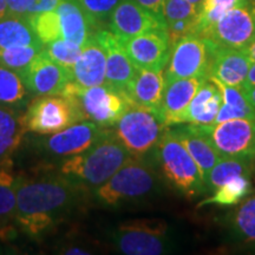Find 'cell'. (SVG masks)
<instances>
[{
    "label": "cell",
    "mask_w": 255,
    "mask_h": 255,
    "mask_svg": "<svg viewBox=\"0 0 255 255\" xmlns=\"http://www.w3.org/2000/svg\"><path fill=\"white\" fill-rule=\"evenodd\" d=\"M84 188L66 177L17 178L18 225L27 234L38 237L56 221V216L75 208Z\"/></svg>",
    "instance_id": "cell-1"
},
{
    "label": "cell",
    "mask_w": 255,
    "mask_h": 255,
    "mask_svg": "<svg viewBox=\"0 0 255 255\" xmlns=\"http://www.w3.org/2000/svg\"><path fill=\"white\" fill-rule=\"evenodd\" d=\"M130 156L110 130L88 150L64 159L59 174L84 189H96L107 182Z\"/></svg>",
    "instance_id": "cell-2"
},
{
    "label": "cell",
    "mask_w": 255,
    "mask_h": 255,
    "mask_svg": "<svg viewBox=\"0 0 255 255\" xmlns=\"http://www.w3.org/2000/svg\"><path fill=\"white\" fill-rule=\"evenodd\" d=\"M154 155L165 180L183 196L193 199L208 191L195 161L173 130H165Z\"/></svg>",
    "instance_id": "cell-3"
},
{
    "label": "cell",
    "mask_w": 255,
    "mask_h": 255,
    "mask_svg": "<svg viewBox=\"0 0 255 255\" xmlns=\"http://www.w3.org/2000/svg\"><path fill=\"white\" fill-rule=\"evenodd\" d=\"M62 95L71 102L81 121H91L103 128H113L132 103L123 91L107 83L84 88L71 82Z\"/></svg>",
    "instance_id": "cell-4"
},
{
    "label": "cell",
    "mask_w": 255,
    "mask_h": 255,
    "mask_svg": "<svg viewBox=\"0 0 255 255\" xmlns=\"http://www.w3.org/2000/svg\"><path fill=\"white\" fill-rule=\"evenodd\" d=\"M155 169L144 156H130L107 182L95 189V197L104 206L116 207L141 199L155 189Z\"/></svg>",
    "instance_id": "cell-5"
},
{
    "label": "cell",
    "mask_w": 255,
    "mask_h": 255,
    "mask_svg": "<svg viewBox=\"0 0 255 255\" xmlns=\"http://www.w3.org/2000/svg\"><path fill=\"white\" fill-rule=\"evenodd\" d=\"M114 135L131 156H145L154 151L168 129L161 111L131 103L113 127Z\"/></svg>",
    "instance_id": "cell-6"
},
{
    "label": "cell",
    "mask_w": 255,
    "mask_h": 255,
    "mask_svg": "<svg viewBox=\"0 0 255 255\" xmlns=\"http://www.w3.org/2000/svg\"><path fill=\"white\" fill-rule=\"evenodd\" d=\"M111 240L127 255H159L171 250L169 225L162 219H136L120 223Z\"/></svg>",
    "instance_id": "cell-7"
},
{
    "label": "cell",
    "mask_w": 255,
    "mask_h": 255,
    "mask_svg": "<svg viewBox=\"0 0 255 255\" xmlns=\"http://www.w3.org/2000/svg\"><path fill=\"white\" fill-rule=\"evenodd\" d=\"M215 43L202 34L191 33L171 45L167 63L165 82L178 78L209 77Z\"/></svg>",
    "instance_id": "cell-8"
},
{
    "label": "cell",
    "mask_w": 255,
    "mask_h": 255,
    "mask_svg": "<svg viewBox=\"0 0 255 255\" xmlns=\"http://www.w3.org/2000/svg\"><path fill=\"white\" fill-rule=\"evenodd\" d=\"M23 121L26 131L50 135L81 122V119L65 96L43 95L30 102Z\"/></svg>",
    "instance_id": "cell-9"
},
{
    "label": "cell",
    "mask_w": 255,
    "mask_h": 255,
    "mask_svg": "<svg viewBox=\"0 0 255 255\" xmlns=\"http://www.w3.org/2000/svg\"><path fill=\"white\" fill-rule=\"evenodd\" d=\"M199 127L222 157L255 158V117Z\"/></svg>",
    "instance_id": "cell-10"
},
{
    "label": "cell",
    "mask_w": 255,
    "mask_h": 255,
    "mask_svg": "<svg viewBox=\"0 0 255 255\" xmlns=\"http://www.w3.org/2000/svg\"><path fill=\"white\" fill-rule=\"evenodd\" d=\"M109 131V128H103L91 121H81L58 132L40 135L37 146L51 156L68 158L88 150Z\"/></svg>",
    "instance_id": "cell-11"
},
{
    "label": "cell",
    "mask_w": 255,
    "mask_h": 255,
    "mask_svg": "<svg viewBox=\"0 0 255 255\" xmlns=\"http://www.w3.org/2000/svg\"><path fill=\"white\" fill-rule=\"evenodd\" d=\"M220 46L242 50L255 40V2L226 12L202 34Z\"/></svg>",
    "instance_id": "cell-12"
},
{
    "label": "cell",
    "mask_w": 255,
    "mask_h": 255,
    "mask_svg": "<svg viewBox=\"0 0 255 255\" xmlns=\"http://www.w3.org/2000/svg\"><path fill=\"white\" fill-rule=\"evenodd\" d=\"M18 73L27 90L36 96L62 95L69 83L73 82L72 70L53 62L44 49Z\"/></svg>",
    "instance_id": "cell-13"
},
{
    "label": "cell",
    "mask_w": 255,
    "mask_h": 255,
    "mask_svg": "<svg viewBox=\"0 0 255 255\" xmlns=\"http://www.w3.org/2000/svg\"><path fill=\"white\" fill-rule=\"evenodd\" d=\"M122 44L136 68L164 70L167 66L171 49L167 30L158 28L144 32L123 39Z\"/></svg>",
    "instance_id": "cell-14"
},
{
    "label": "cell",
    "mask_w": 255,
    "mask_h": 255,
    "mask_svg": "<svg viewBox=\"0 0 255 255\" xmlns=\"http://www.w3.org/2000/svg\"><path fill=\"white\" fill-rule=\"evenodd\" d=\"M108 24L109 30L122 40L151 30H167L161 19L139 5L136 0H120L110 13Z\"/></svg>",
    "instance_id": "cell-15"
},
{
    "label": "cell",
    "mask_w": 255,
    "mask_h": 255,
    "mask_svg": "<svg viewBox=\"0 0 255 255\" xmlns=\"http://www.w3.org/2000/svg\"><path fill=\"white\" fill-rule=\"evenodd\" d=\"M95 34L103 45L107 55L105 83L124 92L135 75L136 66L128 57L122 40L110 30H98Z\"/></svg>",
    "instance_id": "cell-16"
},
{
    "label": "cell",
    "mask_w": 255,
    "mask_h": 255,
    "mask_svg": "<svg viewBox=\"0 0 255 255\" xmlns=\"http://www.w3.org/2000/svg\"><path fill=\"white\" fill-rule=\"evenodd\" d=\"M107 55L96 34H91L82 46L81 55L72 68L73 82L84 88L96 87L105 83Z\"/></svg>",
    "instance_id": "cell-17"
},
{
    "label": "cell",
    "mask_w": 255,
    "mask_h": 255,
    "mask_svg": "<svg viewBox=\"0 0 255 255\" xmlns=\"http://www.w3.org/2000/svg\"><path fill=\"white\" fill-rule=\"evenodd\" d=\"M252 60L242 50L215 44L209 77L229 87H242L246 82Z\"/></svg>",
    "instance_id": "cell-18"
},
{
    "label": "cell",
    "mask_w": 255,
    "mask_h": 255,
    "mask_svg": "<svg viewBox=\"0 0 255 255\" xmlns=\"http://www.w3.org/2000/svg\"><path fill=\"white\" fill-rule=\"evenodd\" d=\"M174 127L176 128H173L171 130L195 161L201 176H202L206 183L210 170L222 156L219 154L215 146L210 142L208 136L202 131V129L199 126H195V124H178V126Z\"/></svg>",
    "instance_id": "cell-19"
},
{
    "label": "cell",
    "mask_w": 255,
    "mask_h": 255,
    "mask_svg": "<svg viewBox=\"0 0 255 255\" xmlns=\"http://www.w3.org/2000/svg\"><path fill=\"white\" fill-rule=\"evenodd\" d=\"M221 104L222 94L220 88L210 78L206 79L187 109L175 121L174 126H178V124L208 126V124H213Z\"/></svg>",
    "instance_id": "cell-20"
},
{
    "label": "cell",
    "mask_w": 255,
    "mask_h": 255,
    "mask_svg": "<svg viewBox=\"0 0 255 255\" xmlns=\"http://www.w3.org/2000/svg\"><path fill=\"white\" fill-rule=\"evenodd\" d=\"M163 71L164 70L136 68L135 75L124 90V94L133 104L161 111L165 89Z\"/></svg>",
    "instance_id": "cell-21"
},
{
    "label": "cell",
    "mask_w": 255,
    "mask_h": 255,
    "mask_svg": "<svg viewBox=\"0 0 255 255\" xmlns=\"http://www.w3.org/2000/svg\"><path fill=\"white\" fill-rule=\"evenodd\" d=\"M206 79L208 78L191 77L165 82L164 95L161 104V114L168 128L174 127L175 121L187 109Z\"/></svg>",
    "instance_id": "cell-22"
},
{
    "label": "cell",
    "mask_w": 255,
    "mask_h": 255,
    "mask_svg": "<svg viewBox=\"0 0 255 255\" xmlns=\"http://www.w3.org/2000/svg\"><path fill=\"white\" fill-rule=\"evenodd\" d=\"M59 17L62 38L83 46L96 25L79 0H60L56 8Z\"/></svg>",
    "instance_id": "cell-23"
},
{
    "label": "cell",
    "mask_w": 255,
    "mask_h": 255,
    "mask_svg": "<svg viewBox=\"0 0 255 255\" xmlns=\"http://www.w3.org/2000/svg\"><path fill=\"white\" fill-rule=\"evenodd\" d=\"M210 79L216 83L222 94V104L214 123L234 119H254L255 110L247 100L244 87H229L215 78Z\"/></svg>",
    "instance_id": "cell-24"
},
{
    "label": "cell",
    "mask_w": 255,
    "mask_h": 255,
    "mask_svg": "<svg viewBox=\"0 0 255 255\" xmlns=\"http://www.w3.org/2000/svg\"><path fill=\"white\" fill-rule=\"evenodd\" d=\"M31 92L18 72L0 65V108L20 111L30 104Z\"/></svg>",
    "instance_id": "cell-25"
},
{
    "label": "cell",
    "mask_w": 255,
    "mask_h": 255,
    "mask_svg": "<svg viewBox=\"0 0 255 255\" xmlns=\"http://www.w3.org/2000/svg\"><path fill=\"white\" fill-rule=\"evenodd\" d=\"M36 44L43 43L34 33L28 18L6 15L0 19V50L11 46L36 45Z\"/></svg>",
    "instance_id": "cell-26"
},
{
    "label": "cell",
    "mask_w": 255,
    "mask_h": 255,
    "mask_svg": "<svg viewBox=\"0 0 255 255\" xmlns=\"http://www.w3.org/2000/svg\"><path fill=\"white\" fill-rule=\"evenodd\" d=\"M228 226L235 240L255 242V194L238 203L229 215Z\"/></svg>",
    "instance_id": "cell-27"
},
{
    "label": "cell",
    "mask_w": 255,
    "mask_h": 255,
    "mask_svg": "<svg viewBox=\"0 0 255 255\" xmlns=\"http://www.w3.org/2000/svg\"><path fill=\"white\" fill-rule=\"evenodd\" d=\"M252 191L251 176L240 175L223 183L222 186L213 190V194L206 200L201 201L199 207L216 205V206H235L240 203Z\"/></svg>",
    "instance_id": "cell-28"
},
{
    "label": "cell",
    "mask_w": 255,
    "mask_h": 255,
    "mask_svg": "<svg viewBox=\"0 0 255 255\" xmlns=\"http://www.w3.org/2000/svg\"><path fill=\"white\" fill-rule=\"evenodd\" d=\"M252 159L241 157H221L216 162L206 180L207 189L213 191L233 177L240 175L251 176Z\"/></svg>",
    "instance_id": "cell-29"
},
{
    "label": "cell",
    "mask_w": 255,
    "mask_h": 255,
    "mask_svg": "<svg viewBox=\"0 0 255 255\" xmlns=\"http://www.w3.org/2000/svg\"><path fill=\"white\" fill-rule=\"evenodd\" d=\"M17 178L7 168L0 167V227L15 220L17 214Z\"/></svg>",
    "instance_id": "cell-30"
},
{
    "label": "cell",
    "mask_w": 255,
    "mask_h": 255,
    "mask_svg": "<svg viewBox=\"0 0 255 255\" xmlns=\"http://www.w3.org/2000/svg\"><path fill=\"white\" fill-rule=\"evenodd\" d=\"M250 0H202L197 21V34H203L229 9L244 5Z\"/></svg>",
    "instance_id": "cell-31"
},
{
    "label": "cell",
    "mask_w": 255,
    "mask_h": 255,
    "mask_svg": "<svg viewBox=\"0 0 255 255\" xmlns=\"http://www.w3.org/2000/svg\"><path fill=\"white\" fill-rule=\"evenodd\" d=\"M43 49V44H36V45L11 46L0 50V65L19 72L26 68Z\"/></svg>",
    "instance_id": "cell-32"
},
{
    "label": "cell",
    "mask_w": 255,
    "mask_h": 255,
    "mask_svg": "<svg viewBox=\"0 0 255 255\" xmlns=\"http://www.w3.org/2000/svg\"><path fill=\"white\" fill-rule=\"evenodd\" d=\"M32 28L44 45L62 38L59 17L56 11L43 12L28 17Z\"/></svg>",
    "instance_id": "cell-33"
},
{
    "label": "cell",
    "mask_w": 255,
    "mask_h": 255,
    "mask_svg": "<svg viewBox=\"0 0 255 255\" xmlns=\"http://www.w3.org/2000/svg\"><path fill=\"white\" fill-rule=\"evenodd\" d=\"M44 51L53 62L58 63L64 68L71 69L77 62L81 55L82 46L73 41L66 40L64 38H59L52 43L44 45Z\"/></svg>",
    "instance_id": "cell-34"
},
{
    "label": "cell",
    "mask_w": 255,
    "mask_h": 255,
    "mask_svg": "<svg viewBox=\"0 0 255 255\" xmlns=\"http://www.w3.org/2000/svg\"><path fill=\"white\" fill-rule=\"evenodd\" d=\"M201 7L188 0H165L163 7V20L168 25L182 20L199 21Z\"/></svg>",
    "instance_id": "cell-35"
},
{
    "label": "cell",
    "mask_w": 255,
    "mask_h": 255,
    "mask_svg": "<svg viewBox=\"0 0 255 255\" xmlns=\"http://www.w3.org/2000/svg\"><path fill=\"white\" fill-rule=\"evenodd\" d=\"M25 129L23 114L19 111L0 108V133L9 136H24Z\"/></svg>",
    "instance_id": "cell-36"
},
{
    "label": "cell",
    "mask_w": 255,
    "mask_h": 255,
    "mask_svg": "<svg viewBox=\"0 0 255 255\" xmlns=\"http://www.w3.org/2000/svg\"><path fill=\"white\" fill-rule=\"evenodd\" d=\"M96 26L108 21L110 13L120 0H79Z\"/></svg>",
    "instance_id": "cell-37"
},
{
    "label": "cell",
    "mask_w": 255,
    "mask_h": 255,
    "mask_svg": "<svg viewBox=\"0 0 255 255\" xmlns=\"http://www.w3.org/2000/svg\"><path fill=\"white\" fill-rule=\"evenodd\" d=\"M23 137L24 136H9L0 133V163L8 162V157L20 144Z\"/></svg>",
    "instance_id": "cell-38"
},
{
    "label": "cell",
    "mask_w": 255,
    "mask_h": 255,
    "mask_svg": "<svg viewBox=\"0 0 255 255\" xmlns=\"http://www.w3.org/2000/svg\"><path fill=\"white\" fill-rule=\"evenodd\" d=\"M60 0H31L28 7V17L33 14L43 13V12L56 11Z\"/></svg>",
    "instance_id": "cell-39"
},
{
    "label": "cell",
    "mask_w": 255,
    "mask_h": 255,
    "mask_svg": "<svg viewBox=\"0 0 255 255\" xmlns=\"http://www.w3.org/2000/svg\"><path fill=\"white\" fill-rule=\"evenodd\" d=\"M8 15L28 18V7L31 0H5Z\"/></svg>",
    "instance_id": "cell-40"
},
{
    "label": "cell",
    "mask_w": 255,
    "mask_h": 255,
    "mask_svg": "<svg viewBox=\"0 0 255 255\" xmlns=\"http://www.w3.org/2000/svg\"><path fill=\"white\" fill-rule=\"evenodd\" d=\"M139 5L143 6V7L150 11L152 14L156 15L158 19L163 20V7L165 0H136ZM165 24V23H164Z\"/></svg>",
    "instance_id": "cell-41"
},
{
    "label": "cell",
    "mask_w": 255,
    "mask_h": 255,
    "mask_svg": "<svg viewBox=\"0 0 255 255\" xmlns=\"http://www.w3.org/2000/svg\"><path fill=\"white\" fill-rule=\"evenodd\" d=\"M242 87H245V88L255 87V62L252 63V65L250 68V72H248V76H247V79Z\"/></svg>",
    "instance_id": "cell-42"
},
{
    "label": "cell",
    "mask_w": 255,
    "mask_h": 255,
    "mask_svg": "<svg viewBox=\"0 0 255 255\" xmlns=\"http://www.w3.org/2000/svg\"><path fill=\"white\" fill-rule=\"evenodd\" d=\"M63 254H69V255H87V254H91V252H88L87 250H84V248H79V247H70V248H66V250H64Z\"/></svg>",
    "instance_id": "cell-43"
},
{
    "label": "cell",
    "mask_w": 255,
    "mask_h": 255,
    "mask_svg": "<svg viewBox=\"0 0 255 255\" xmlns=\"http://www.w3.org/2000/svg\"><path fill=\"white\" fill-rule=\"evenodd\" d=\"M242 51L248 56V58L252 60V63L255 62V40L252 41L250 45L245 47V49H242Z\"/></svg>",
    "instance_id": "cell-44"
},
{
    "label": "cell",
    "mask_w": 255,
    "mask_h": 255,
    "mask_svg": "<svg viewBox=\"0 0 255 255\" xmlns=\"http://www.w3.org/2000/svg\"><path fill=\"white\" fill-rule=\"evenodd\" d=\"M244 89H245V94H246L247 100L250 101L252 107H253L255 110V87H251V88L244 87Z\"/></svg>",
    "instance_id": "cell-45"
},
{
    "label": "cell",
    "mask_w": 255,
    "mask_h": 255,
    "mask_svg": "<svg viewBox=\"0 0 255 255\" xmlns=\"http://www.w3.org/2000/svg\"><path fill=\"white\" fill-rule=\"evenodd\" d=\"M8 15L7 12V6H6L5 0H0V19Z\"/></svg>",
    "instance_id": "cell-46"
},
{
    "label": "cell",
    "mask_w": 255,
    "mask_h": 255,
    "mask_svg": "<svg viewBox=\"0 0 255 255\" xmlns=\"http://www.w3.org/2000/svg\"><path fill=\"white\" fill-rule=\"evenodd\" d=\"M188 1L193 2V4L200 6V7H201V4H202V0H188Z\"/></svg>",
    "instance_id": "cell-47"
},
{
    "label": "cell",
    "mask_w": 255,
    "mask_h": 255,
    "mask_svg": "<svg viewBox=\"0 0 255 255\" xmlns=\"http://www.w3.org/2000/svg\"><path fill=\"white\" fill-rule=\"evenodd\" d=\"M251 1H253V2H255V0H251Z\"/></svg>",
    "instance_id": "cell-48"
}]
</instances>
